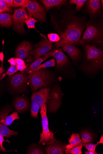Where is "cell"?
Returning <instances> with one entry per match:
<instances>
[{"label": "cell", "mask_w": 103, "mask_h": 154, "mask_svg": "<svg viewBox=\"0 0 103 154\" xmlns=\"http://www.w3.org/2000/svg\"><path fill=\"white\" fill-rule=\"evenodd\" d=\"M32 51H28L25 53L20 55L18 58L23 60L27 58L29 56V57H31V53Z\"/></svg>", "instance_id": "obj_37"}, {"label": "cell", "mask_w": 103, "mask_h": 154, "mask_svg": "<svg viewBox=\"0 0 103 154\" xmlns=\"http://www.w3.org/2000/svg\"><path fill=\"white\" fill-rule=\"evenodd\" d=\"M13 25L11 16L7 13H0V26L7 28Z\"/></svg>", "instance_id": "obj_21"}, {"label": "cell", "mask_w": 103, "mask_h": 154, "mask_svg": "<svg viewBox=\"0 0 103 154\" xmlns=\"http://www.w3.org/2000/svg\"><path fill=\"white\" fill-rule=\"evenodd\" d=\"M84 49L85 53L83 67L84 70L92 73L101 69L103 66V51L89 44L85 45Z\"/></svg>", "instance_id": "obj_2"}, {"label": "cell", "mask_w": 103, "mask_h": 154, "mask_svg": "<svg viewBox=\"0 0 103 154\" xmlns=\"http://www.w3.org/2000/svg\"><path fill=\"white\" fill-rule=\"evenodd\" d=\"M87 1L86 0H71L69 1V3L71 5H76V10L79 11Z\"/></svg>", "instance_id": "obj_25"}, {"label": "cell", "mask_w": 103, "mask_h": 154, "mask_svg": "<svg viewBox=\"0 0 103 154\" xmlns=\"http://www.w3.org/2000/svg\"><path fill=\"white\" fill-rule=\"evenodd\" d=\"M4 59V56L3 52L0 53V60L2 61V63H3V61Z\"/></svg>", "instance_id": "obj_42"}, {"label": "cell", "mask_w": 103, "mask_h": 154, "mask_svg": "<svg viewBox=\"0 0 103 154\" xmlns=\"http://www.w3.org/2000/svg\"><path fill=\"white\" fill-rule=\"evenodd\" d=\"M68 141L70 144L65 147L66 149H68L83 144L80 135L78 133H72L70 138L69 139Z\"/></svg>", "instance_id": "obj_20"}, {"label": "cell", "mask_w": 103, "mask_h": 154, "mask_svg": "<svg viewBox=\"0 0 103 154\" xmlns=\"http://www.w3.org/2000/svg\"><path fill=\"white\" fill-rule=\"evenodd\" d=\"M98 145L97 144H94L87 143L83 144V146H85L88 151L92 152L94 153L95 154H98L99 153L96 152L95 151L96 148Z\"/></svg>", "instance_id": "obj_33"}, {"label": "cell", "mask_w": 103, "mask_h": 154, "mask_svg": "<svg viewBox=\"0 0 103 154\" xmlns=\"http://www.w3.org/2000/svg\"><path fill=\"white\" fill-rule=\"evenodd\" d=\"M47 36L49 41L53 42H57L60 41V38L58 34L51 33L47 34Z\"/></svg>", "instance_id": "obj_32"}, {"label": "cell", "mask_w": 103, "mask_h": 154, "mask_svg": "<svg viewBox=\"0 0 103 154\" xmlns=\"http://www.w3.org/2000/svg\"><path fill=\"white\" fill-rule=\"evenodd\" d=\"M29 0H14L13 7H21L25 9Z\"/></svg>", "instance_id": "obj_29"}, {"label": "cell", "mask_w": 103, "mask_h": 154, "mask_svg": "<svg viewBox=\"0 0 103 154\" xmlns=\"http://www.w3.org/2000/svg\"><path fill=\"white\" fill-rule=\"evenodd\" d=\"M65 146L58 142L53 144L47 146L46 148V152L48 154H65Z\"/></svg>", "instance_id": "obj_18"}, {"label": "cell", "mask_w": 103, "mask_h": 154, "mask_svg": "<svg viewBox=\"0 0 103 154\" xmlns=\"http://www.w3.org/2000/svg\"><path fill=\"white\" fill-rule=\"evenodd\" d=\"M52 57L55 59L56 68L60 69L66 65L69 62L67 56L63 52L61 48L57 47L42 56V58L47 59Z\"/></svg>", "instance_id": "obj_11"}, {"label": "cell", "mask_w": 103, "mask_h": 154, "mask_svg": "<svg viewBox=\"0 0 103 154\" xmlns=\"http://www.w3.org/2000/svg\"><path fill=\"white\" fill-rule=\"evenodd\" d=\"M18 71L20 72H23L27 68V66L25 65H16Z\"/></svg>", "instance_id": "obj_38"}, {"label": "cell", "mask_w": 103, "mask_h": 154, "mask_svg": "<svg viewBox=\"0 0 103 154\" xmlns=\"http://www.w3.org/2000/svg\"><path fill=\"white\" fill-rule=\"evenodd\" d=\"M47 59L43 58H40L38 60L35 61L32 63L27 65V68L24 71L27 72H31L36 71L38 66L41 64L43 61Z\"/></svg>", "instance_id": "obj_24"}, {"label": "cell", "mask_w": 103, "mask_h": 154, "mask_svg": "<svg viewBox=\"0 0 103 154\" xmlns=\"http://www.w3.org/2000/svg\"><path fill=\"white\" fill-rule=\"evenodd\" d=\"M50 88H43L36 92H33L31 97V115L32 117L38 118V114L41 106L47 103Z\"/></svg>", "instance_id": "obj_6"}, {"label": "cell", "mask_w": 103, "mask_h": 154, "mask_svg": "<svg viewBox=\"0 0 103 154\" xmlns=\"http://www.w3.org/2000/svg\"><path fill=\"white\" fill-rule=\"evenodd\" d=\"M27 153L31 154H45L42 149L33 145L29 147Z\"/></svg>", "instance_id": "obj_27"}, {"label": "cell", "mask_w": 103, "mask_h": 154, "mask_svg": "<svg viewBox=\"0 0 103 154\" xmlns=\"http://www.w3.org/2000/svg\"><path fill=\"white\" fill-rule=\"evenodd\" d=\"M55 66L56 61L54 58H53L50 61L39 65L36 69V71L42 69H45L50 67H55Z\"/></svg>", "instance_id": "obj_26"}, {"label": "cell", "mask_w": 103, "mask_h": 154, "mask_svg": "<svg viewBox=\"0 0 103 154\" xmlns=\"http://www.w3.org/2000/svg\"><path fill=\"white\" fill-rule=\"evenodd\" d=\"M38 21L33 18L28 17L25 21V23L28 29H35L36 23Z\"/></svg>", "instance_id": "obj_31"}, {"label": "cell", "mask_w": 103, "mask_h": 154, "mask_svg": "<svg viewBox=\"0 0 103 154\" xmlns=\"http://www.w3.org/2000/svg\"><path fill=\"white\" fill-rule=\"evenodd\" d=\"M4 12H12V10L11 8L8 7L5 0H0V13Z\"/></svg>", "instance_id": "obj_30"}, {"label": "cell", "mask_w": 103, "mask_h": 154, "mask_svg": "<svg viewBox=\"0 0 103 154\" xmlns=\"http://www.w3.org/2000/svg\"><path fill=\"white\" fill-rule=\"evenodd\" d=\"M63 13L62 19L59 24L55 23L60 38V41L58 42L79 45L86 25L85 20L76 16L72 11H66Z\"/></svg>", "instance_id": "obj_1"}, {"label": "cell", "mask_w": 103, "mask_h": 154, "mask_svg": "<svg viewBox=\"0 0 103 154\" xmlns=\"http://www.w3.org/2000/svg\"><path fill=\"white\" fill-rule=\"evenodd\" d=\"M5 141L4 136L0 135V147H1V149L2 151L4 152L9 151L6 150L5 148H4L3 146V143Z\"/></svg>", "instance_id": "obj_36"}, {"label": "cell", "mask_w": 103, "mask_h": 154, "mask_svg": "<svg viewBox=\"0 0 103 154\" xmlns=\"http://www.w3.org/2000/svg\"><path fill=\"white\" fill-rule=\"evenodd\" d=\"M86 26V29L80 40V43L82 45L92 43L102 45V21H89Z\"/></svg>", "instance_id": "obj_3"}, {"label": "cell", "mask_w": 103, "mask_h": 154, "mask_svg": "<svg viewBox=\"0 0 103 154\" xmlns=\"http://www.w3.org/2000/svg\"><path fill=\"white\" fill-rule=\"evenodd\" d=\"M62 92L59 87L56 86L50 89L47 104L49 113H54L60 108L62 104Z\"/></svg>", "instance_id": "obj_8"}, {"label": "cell", "mask_w": 103, "mask_h": 154, "mask_svg": "<svg viewBox=\"0 0 103 154\" xmlns=\"http://www.w3.org/2000/svg\"><path fill=\"white\" fill-rule=\"evenodd\" d=\"M54 45L58 48L62 47L63 51L66 52L72 60L77 62L80 59L81 52L80 50L74 45L56 42Z\"/></svg>", "instance_id": "obj_13"}, {"label": "cell", "mask_w": 103, "mask_h": 154, "mask_svg": "<svg viewBox=\"0 0 103 154\" xmlns=\"http://www.w3.org/2000/svg\"><path fill=\"white\" fill-rule=\"evenodd\" d=\"M27 73L26 71L19 72L10 78L11 86L18 92H23L26 89L28 81Z\"/></svg>", "instance_id": "obj_10"}, {"label": "cell", "mask_w": 103, "mask_h": 154, "mask_svg": "<svg viewBox=\"0 0 103 154\" xmlns=\"http://www.w3.org/2000/svg\"><path fill=\"white\" fill-rule=\"evenodd\" d=\"M33 47L31 43L26 41L22 42L17 47L16 52V57L18 58L21 55L28 51H32Z\"/></svg>", "instance_id": "obj_19"}, {"label": "cell", "mask_w": 103, "mask_h": 154, "mask_svg": "<svg viewBox=\"0 0 103 154\" xmlns=\"http://www.w3.org/2000/svg\"><path fill=\"white\" fill-rule=\"evenodd\" d=\"M26 8L28 17L35 18L40 22L46 20V13L42 5L37 1H29Z\"/></svg>", "instance_id": "obj_7"}, {"label": "cell", "mask_w": 103, "mask_h": 154, "mask_svg": "<svg viewBox=\"0 0 103 154\" xmlns=\"http://www.w3.org/2000/svg\"><path fill=\"white\" fill-rule=\"evenodd\" d=\"M8 62L9 63L11 66H16L17 64L14 58H11L8 60Z\"/></svg>", "instance_id": "obj_40"}, {"label": "cell", "mask_w": 103, "mask_h": 154, "mask_svg": "<svg viewBox=\"0 0 103 154\" xmlns=\"http://www.w3.org/2000/svg\"><path fill=\"white\" fill-rule=\"evenodd\" d=\"M5 1L8 7L10 8L13 7L14 2L13 0H5Z\"/></svg>", "instance_id": "obj_41"}, {"label": "cell", "mask_w": 103, "mask_h": 154, "mask_svg": "<svg viewBox=\"0 0 103 154\" xmlns=\"http://www.w3.org/2000/svg\"><path fill=\"white\" fill-rule=\"evenodd\" d=\"M87 8L92 17L98 14L101 10L99 0H89L87 2Z\"/></svg>", "instance_id": "obj_16"}, {"label": "cell", "mask_w": 103, "mask_h": 154, "mask_svg": "<svg viewBox=\"0 0 103 154\" xmlns=\"http://www.w3.org/2000/svg\"><path fill=\"white\" fill-rule=\"evenodd\" d=\"M47 11L51 8L56 7L59 9L61 6L65 5L67 1L65 0H42L40 1Z\"/></svg>", "instance_id": "obj_17"}, {"label": "cell", "mask_w": 103, "mask_h": 154, "mask_svg": "<svg viewBox=\"0 0 103 154\" xmlns=\"http://www.w3.org/2000/svg\"><path fill=\"white\" fill-rule=\"evenodd\" d=\"M53 44L47 38L41 40L35 46L31 54L33 56L34 61L39 59L42 56L48 53L53 48Z\"/></svg>", "instance_id": "obj_12"}, {"label": "cell", "mask_w": 103, "mask_h": 154, "mask_svg": "<svg viewBox=\"0 0 103 154\" xmlns=\"http://www.w3.org/2000/svg\"><path fill=\"white\" fill-rule=\"evenodd\" d=\"M11 17L13 29L20 33H24V25L26 20L28 18V14L25 9L21 8L14 10Z\"/></svg>", "instance_id": "obj_9"}, {"label": "cell", "mask_w": 103, "mask_h": 154, "mask_svg": "<svg viewBox=\"0 0 103 154\" xmlns=\"http://www.w3.org/2000/svg\"><path fill=\"white\" fill-rule=\"evenodd\" d=\"M18 132L11 130L7 126L0 123V135L7 137H10L12 136H17Z\"/></svg>", "instance_id": "obj_23"}, {"label": "cell", "mask_w": 103, "mask_h": 154, "mask_svg": "<svg viewBox=\"0 0 103 154\" xmlns=\"http://www.w3.org/2000/svg\"><path fill=\"white\" fill-rule=\"evenodd\" d=\"M15 61L17 65H24L25 63L24 61L21 59L16 58L15 59Z\"/></svg>", "instance_id": "obj_39"}, {"label": "cell", "mask_w": 103, "mask_h": 154, "mask_svg": "<svg viewBox=\"0 0 103 154\" xmlns=\"http://www.w3.org/2000/svg\"><path fill=\"white\" fill-rule=\"evenodd\" d=\"M100 144H103V134L101 135V138L100 140L97 143V144H98V145Z\"/></svg>", "instance_id": "obj_43"}, {"label": "cell", "mask_w": 103, "mask_h": 154, "mask_svg": "<svg viewBox=\"0 0 103 154\" xmlns=\"http://www.w3.org/2000/svg\"><path fill=\"white\" fill-rule=\"evenodd\" d=\"M27 73L31 88L33 92H35L41 88L49 86L53 81V75L45 69H40L34 72H27Z\"/></svg>", "instance_id": "obj_4"}, {"label": "cell", "mask_w": 103, "mask_h": 154, "mask_svg": "<svg viewBox=\"0 0 103 154\" xmlns=\"http://www.w3.org/2000/svg\"><path fill=\"white\" fill-rule=\"evenodd\" d=\"M47 108L46 103L43 104L40 107V113L41 116L42 132L40 134V139L38 144L49 146L55 144L56 139L54 136L55 133L50 131L49 129Z\"/></svg>", "instance_id": "obj_5"}, {"label": "cell", "mask_w": 103, "mask_h": 154, "mask_svg": "<svg viewBox=\"0 0 103 154\" xmlns=\"http://www.w3.org/2000/svg\"><path fill=\"white\" fill-rule=\"evenodd\" d=\"M1 151V149H0V151Z\"/></svg>", "instance_id": "obj_46"}, {"label": "cell", "mask_w": 103, "mask_h": 154, "mask_svg": "<svg viewBox=\"0 0 103 154\" xmlns=\"http://www.w3.org/2000/svg\"><path fill=\"white\" fill-rule=\"evenodd\" d=\"M13 110L10 107H6L0 113V123L6 126L11 125L13 122L16 119H20V117L17 112H14L11 115L9 114Z\"/></svg>", "instance_id": "obj_14"}, {"label": "cell", "mask_w": 103, "mask_h": 154, "mask_svg": "<svg viewBox=\"0 0 103 154\" xmlns=\"http://www.w3.org/2000/svg\"><path fill=\"white\" fill-rule=\"evenodd\" d=\"M85 154H95L93 152L88 151L85 152Z\"/></svg>", "instance_id": "obj_44"}, {"label": "cell", "mask_w": 103, "mask_h": 154, "mask_svg": "<svg viewBox=\"0 0 103 154\" xmlns=\"http://www.w3.org/2000/svg\"><path fill=\"white\" fill-rule=\"evenodd\" d=\"M5 71L3 66V64L0 67V82L5 77L6 75Z\"/></svg>", "instance_id": "obj_35"}, {"label": "cell", "mask_w": 103, "mask_h": 154, "mask_svg": "<svg viewBox=\"0 0 103 154\" xmlns=\"http://www.w3.org/2000/svg\"><path fill=\"white\" fill-rule=\"evenodd\" d=\"M18 71L16 66H11L6 73V75L10 76L13 75Z\"/></svg>", "instance_id": "obj_34"}, {"label": "cell", "mask_w": 103, "mask_h": 154, "mask_svg": "<svg viewBox=\"0 0 103 154\" xmlns=\"http://www.w3.org/2000/svg\"><path fill=\"white\" fill-rule=\"evenodd\" d=\"M80 134L82 138V141L83 145L92 142L95 138L94 134L87 130L82 131Z\"/></svg>", "instance_id": "obj_22"}, {"label": "cell", "mask_w": 103, "mask_h": 154, "mask_svg": "<svg viewBox=\"0 0 103 154\" xmlns=\"http://www.w3.org/2000/svg\"><path fill=\"white\" fill-rule=\"evenodd\" d=\"M13 106L15 111L22 113L27 110L29 107V103L28 100L25 97H16L13 102Z\"/></svg>", "instance_id": "obj_15"}, {"label": "cell", "mask_w": 103, "mask_h": 154, "mask_svg": "<svg viewBox=\"0 0 103 154\" xmlns=\"http://www.w3.org/2000/svg\"><path fill=\"white\" fill-rule=\"evenodd\" d=\"M100 3H101V6L102 7V8H103V0H101V1H100Z\"/></svg>", "instance_id": "obj_45"}, {"label": "cell", "mask_w": 103, "mask_h": 154, "mask_svg": "<svg viewBox=\"0 0 103 154\" xmlns=\"http://www.w3.org/2000/svg\"><path fill=\"white\" fill-rule=\"evenodd\" d=\"M83 146V144H82L69 149H66L65 153L66 154H82V149Z\"/></svg>", "instance_id": "obj_28"}]
</instances>
